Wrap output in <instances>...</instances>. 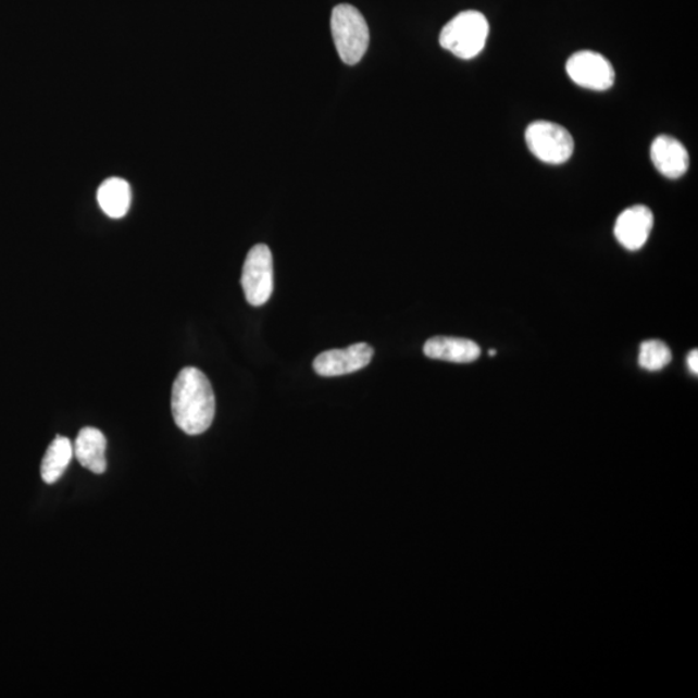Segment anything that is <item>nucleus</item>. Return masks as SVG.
<instances>
[{
    "label": "nucleus",
    "mask_w": 698,
    "mask_h": 698,
    "mask_svg": "<svg viewBox=\"0 0 698 698\" xmlns=\"http://www.w3.org/2000/svg\"><path fill=\"white\" fill-rule=\"evenodd\" d=\"M566 73L577 86L594 91H607L614 85L613 66L603 54L579 51L566 61Z\"/></svg>",
    "instance_id": "6"
},
{
    "label": "nucleus",
    "mask_w": 698,
    "mask_h": 698,
    "mask_svg": "<svg viewBox=\"0 0 698 698\" xmlns=\"http://www.w3.org/2000/svg\"><path fill=\"white\" fill-rule=\"evenodd\" d=\"M489 354H490V356H496V354H497V352H496V351H493V349H490Z\"/></svg>",
    "instance_id": "16"
},
{
    "label": "nucleus",
    "mask_w": 698,
    "mask_h": 698,
    "mask_svg": "<svg viewBox=\"0 0 698 698\" xmlns=\"http://www.w3.org/2000/svg\"><path fill=\"white\" fill-rule=\"evenodd\" d=\"M332 33L341 61L347 65L359 64L367 51L371 33L358 9L339 4L332 13Z\"/></svg>",
    "instance_id": "3"
},
{
    "label": "nucleus",
    "mask_w": 698,
    "mask_h": 698,
    "mask_svg": "<svg viewBox=\"0 0 698 698\" xmlns=\"http://www.w3.org/2000/svg\"><path fill=\"white\" fill-rule=\"evenodd\" d=\"M215 395L208 376L196 367L177 374L171 396V409L177 427L187 435L207 433L215 416Z\"/></svg>",
    "instance_id": "1"
},
{
    "label": "nucleus",
    "mask_w": 698,
    "mask_h": 698,
    "mask_svg": "<svg viewBox=\"0 0 698 698\" xmlns=\"http://www.w3.org/2000/svg\"><path fill=\"white\" fill-rule=\"evenodd\" d=\"M74 456L73 444L67 437L58 436L50 448L47 449L42 465H40V474H42L46 484H54L60 481L61 476L70 465Z\"/></svg>",
    "instance_id": "13"
},
{
    "label": "nucleus",
    "mask_w": 698,
    "mask_h": 698,
    "mask_svg": "<svg viewBox=\"0 0 698 698\" xmlns=\"http://www.w3.org/2000/svg\"><path fill=\"white\" fill-rule=\"evenodd\" d=\"M687 365L689 367L690 373H694L695 375L698 374V352L697 349H694V351H690L687 358Z\"/></svg>",
    "instance_id": "15"
},
{
    "label": "nucleus",
    "mask_w": 698,
    "mask_h": 698,
    "mask_svg": "<svg viewBox=\"0 0 698 698\" xmlns=\"http://www.w3.org/2000/svg\"><path fill=\"white\" fill-rule=\"evenodd\" d=\"M670 348L661 340L643 341L639 351V365L648 372H659L672 361Z\"/></svg>",
    "instance_id": "14"
},
{
    "label": "nucleus",
    "mask_w": 698,
    "mask_h": 698,
    "mask_svg": "<svg viewBox=\"0 0 698 698\" xmlns=\"http://www.w3.org/2000/svg\"><path fill=\"white\" fill-rule=\"evenodd\" d=\"M374 349L366 344L349 346L345 349H331L313 361V369L321 376H340L361 371L371 364Z\"/></svg>",
    "instance_id": "7"
},
{
    "label": "nucleus",
    "mask_w": 698,
    "mask_h": 698,
    "mask_svg": "<svg viewBox=\"0 0 698 698\" xmlns=\"http://www.w3.org/2000/svg\"><path fill=\"white\" fill-rule=\"evenodd\" d=\"M653 212L645 204L621 212L614 225V236L630 251L640 250L653 229Z\"/></svg>",
    "instance_id": "8"
},
{
    "label": "nucleus",
    "mask_w": 698,
    "mask_h": 698,
    "mask_svg": "<svg viewBox=\"0 0 698 698\" xmlns=\"http://www.w3.org/2000/svg\"><path fill=\"white\" fill-rule=\"evenodd\" d=\"M246 300L254 307H262L273 292V258L269 246L255 245L246 257L242 277Z\"/></svg>",
    "instance_id": "5"
},
{
    "label": "nucleus",
    "mask_w": 698,
    "mask_h": 698,
    "mask_svg": "<svg viewBox=\"0 0 698 698\" xmlns=\"http://www.w3.org/2000/svg\"><path fill=\"white\" fill-rule=\"evenodd\" d=\"M651 160L657 171L668 179H680L689 167L686 147L668 135H661L652 142Z\"/></svg>",
    "instance_id": "9"
},
{
    "label": "nucleus",
    "mask_w": 698,
    "mask_h": 698,
    "mask_svg": "<svg viewBox=\"0 0 698 698\" xmlns=\"http://www.w3.org/2000/svg\"><path fill=\"white\" fill-rule=\"evenodd\" d=\"M73 451L78 462L94 474L101 475L107 471V439L98 428H82L73 445Z\"/></svg>",
    "instance_id": "11"
},
{
    "label": "nucleus",
    "mask_w": 698,
    "mask_h": 698,
    "mask_svg": "<svg viewBox=\"0 0 698 698\" xmlns=\"http://www.w3.org/2000/svg\"><path fill=\"white\" fill-rule=\"evenodd\" d=\"M132 200V187L121 177H109L98 189L99 207L112 219L126 216Z\"/></svg>",
    "instance_id": "12"
},
{
    "label": "nucleus",
    "mask_w": 698,
    "mask_h": 698,
    "mask_svg": "<svg viewBox=\"0 0 698 698\" xmlns=\"http://www.w3.org/2000/svg\"><path fill=\"white\" fill-rule=\"evenodd\" d=\"M423 352L429 359L470 364L481 358L482 348L470 339L435 337L426 341Z\"/></svg>",
    "instance_id": "10"
},
{
    "label": "nucleus",
    "mask_w": 698,
    "mask_h": 698,
    "mask_svg": "<svg viewBox=\"0 0 698 698\" xmlns=\"http://www.w3.org/2000/svg\"><path fill=\"white\" fill-rule=\"evenodd\" d=\"M489 36V23L482 12L464 11L443 27L440 45L454 57L470 60L481 54Z\"/></svg>",
    "instance_id": "2"
},
{
    "label": "nucleus",
    "mask_w": 698,
    "mask_h": 698,
    "mask_svg": "<svg viewBox=\"0 0 698 698\" xmlns=\"http://www.w3.org/2000/svg\"><path fill=\"white\" fill-rule=\"evenodd\" d=\"M525 141L533 155L549 164H561L571 160L574 140L570 132L558 123L536 121L525 132Z\"/></svg>",
    "instance_id": "4"
}]
</instances>
